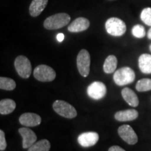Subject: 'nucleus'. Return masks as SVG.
<instances>
[{"mask_svg":"<svg viewBox=\"0 0 151 151\" xmlns=\"http://www.w3.org/2000/svg\"><path fill=\"white\" fill-rule=\"evenodd\" d=\"M139 116V113L135 109L120 111L115 113V119L118 121L127 122L134 120Z\"/></svg>","mask_w":151,"mask_h":151,"instance_id":"4468645a","label":"nucleus"},{"mask_svg":"<svg viewBox=\"0 0 151 151\" xmlns=\"http://www.w3.org/2000/svg\"><path fill=\"white\" fill-rule=\"evenodd\" d=\"M77 67L80 74L83 77L89 75L90 69V55L87 50L83 49L77 56Z\"/></svg>","mask_w":151,"mask_h":151,"instance_id":"0eeeda50","label":"nucleus"},{"mask_svg":"<svg viewBox=\"0 0 151 151\" xmlns=\"http://www.w3.org/2000/svg\"><path fill=\"white\" fill-rule=\"evenodd\" d=\"M139 67L141 71L146 74L151 73V55L142 54L139 58Z\"/></svg>","mask_w":151,"mask_h":151,"instance_id":"f3484780","label":"nucleus"},{"mask_svg":"<svg viewBox=\"0 0 151 151\" xmlns=\"http://www.w3.org/2000/svg\"><path fill=\"white\" fill-rule=\"evenodd\" d=\"M135 77V73L133 69L128 67H124L115 71L113 81L117 86H123L133 83Z\"/></svg>","mask_w":151,"mask_h":151,"instance_id":"f03ea898","label":"nucleus"},{"mask_svg":"<svg viewBox=\"0 0 151 151\" xmlns=\"http://www.w3.org/2000/svg\"><path fill=\"white\" fill-rule=\"evenodd\" d=\"M50 148V143L47 139H42L34 143L28 148L27 151H49Z\"/></svg>","mask_w":151,"mask_h":151,"instance_id":"aec40b11","label":"nucleus"},{"mask_svg":"<svg viewBox=\"0 0 151 151\" xmlns=\"http://www.w3.org/2000/svg\"><path fill=\"white\" fill-rule=\"evenodd\" d=\"M132 33L134 37L141 39L146 36V29L141 24H136L132 27Z\"/></svg>","mask_w":151,"mask_h":151,"instance_id":"5701e85b","label":"nucleus"},{"mask_svg":"<svg viewBox=\"0 0 151 151\" xmlns=\"http://www.w3.org/2000/svg\"><path fill=\"white\" fill-rule=\"evenodd\" d=\"M90 21L89 20L86 18L80 17L75 19L71 23L69 24L68 27V30L70 32H81L85 31L88 29V27H90Z\"/></svg>","mask_w":151,"mask_h":151,"instance_id":"ddd939ff","label":"nucleus"},{"mask_svg":"<svg viewBox=\"0 0 151 151\" xmlns=\"http://www.w3.org/2000/svg\"><path fill=\"white\" fill-rule=\"evenodd\" d=\"M105 27L108 34L113 37H121L127 30V27L123 20L115 17L106 20Z\"/></svg>","mask_w":151,"mask_h":151,"instance_id":"7ed1b4c3","label":"nucleus"},{"mask_svg":"<svg viewBox=\"0 0 151 151\" xmlns=\"http://www.w3.org/2000/svg\"><path fill=\"white\" fill-rule=\"evenodd\" d=\"M16 104L14 100L11 99H1L0 101V113L1 115H8L14 112Z\"/></svg>","mask_w":151,"mask_h":151,"instance_id":"a211bd4d","label":"nucleus"},{"mask_svg":"<svg viewBox=\"0 0 151 151\" xmlns=\"http://www.w3.org/2000/svg\"><path fill=\"white\" fill-rule=\"evenodd\" d=\"M106 87L100 81H94L87 88V93L92 99L99 100L104 97L106 94Z\"/></svg>","mask_w":151,"mask_h":151,"instance_id":"6e6552de","label":"nucleus"},{"mask_svg":"<svg viewBox=\"0 0 151 151\" xmlns=\"http://www.w3.org/2000/svg\"><path fill=\"white\" fill-rule=\"evenodd\" d=\"M52 108L58 114L64 118L71 119L77 116V111L74 107L62 100H56L52 104Z\"/></svg>","mask_w":151,"mask_h":151,"instance_id":"20e7f679","label":"nucleus"},{"mask_svg":"<svg viewBox=\"0 0 151 151\" xmlns=\"http://www.w3.org/2000/svg\"><path fill=\"white\" fill-rule=\"evenodd\" d=\"M18 132L22 137V148H29L34 143L37 142V135L32 130L29 128H20L18 129Z\"/></svg>","mask_w":151,"mask_h":151,"instance_id":"9b49d317","label":"nucleus"},{"mask_svg":"<svg viewBox=\"0 0 151 151\" xmlns=\"http://www.w3.org/2000/svg\"><path fill=\"white\" fill-rule=\"evenodd\" d=\"M48 0H32L29 6V14L32 17L39 16L48 4Z\"/></svg>","mask_w":151,"mask_h":151,"instance_id":"2eb2a0df","label":"nucleus"},{"mask_svg":"<svg viewBox=\"0 0 151 151\" xmlns=\"http://www.w3.org/2000/svg\"><path fill=\"white\" fill-rule=\"evenodd\" d=\"M149 49H150V52H151V44L150 45V46H149Z\"/></svg>","mask_w":151,"mask_h":151,"instance_id":"c85d7f7f","label":"nucleus"},{"mask_svg":"<svg viewBox=\"0 0 151 151\" xmlns=\"http://www.w3.org/2000/svg\"><path fill=\"white\" fill-rule=\"evenodd\" d=\"M136 89L139 92H147L151 90V79L143 78L139 80L136 85Z\"/></svg>","mask_w":151,"mask_h":151,"instance_id":"4be33fe9","label":"nucleus"},{"mask_svg":"<svg viewBox=\"0 0 151 151\" xmlns=\"http://www.w3.org/2000/svg\"><path fill=\"white\" fill-rule=\"evenodd\" d=\"M118 65V60L115 55H109L106 58L103 65L104 71L106 73H112L116 71Z\"/></svg>","mask_w":151,"mask_h":151,"instance_id":"6ab92c4d","label":"nucleus"},{"mask_svg":"<svg viewBox=\"0 0 151 151\" xmlns=\"http://www.w3.org/2000/svg\"><path fill=\"white\" fill-rule=\"evenodd\" d=\"M14 66L18 75L22 78H28L32 73V65L29 60L24 55H19L15 60Z\"/></svg>","mask_w":151,"mask_h":151,"instance_id":"39448f33","label":"nucleus"},{"mask_svg":"<svg viewBox=\"0 0 151 151\" xmlns=\"http://www.w3.org/2000/svg\"><path fill=\"white\" fill-rule=\"evenodd\" d=\"M122 96L124 101L132 107L138 106L139 104V98L137 94L129 88H124L122 90Z\"/></svg>","mask_w":151,"mask_h":151,"instance_id":"dca6fc26","label":"nucleus"},{"mask_svg":"<svg viewBox=\"0 0 151 151\" xmlns=\"http://www.w3.org/2000/svg\"><path fill=\"white\" fill-rule=\"evenodd\" d=\"M19 122L25 127H36L41 122L40 116L34 113H24L19 118Z\"/></svg>","mask_w":151,"mask_h":151,"instance_id":"f8f14e48","label":"nucleus"},{"mask_svg":"<svg viewBox=\"0 0 151 151\" xmlns=\"http://www.w3.org/2000/svg\"><path fill=\"white\" fill-rule=\"evenodd\" d=\"M118 134L120 138L129 145H134L138 141V137L131 126L129 124H123L118 129Z\"/></svg>","mask_w":151,"mask_h":151,"instance_id":"1a4fd4ad","label":"nucleus"},{"mask_svg":"<svg viewBox=\"0 0 151 151\" xmlns=\"http://www.w3.org/2000/svg\"><path fill=\"white\" fill-rule=\"evenodd\" d=\"M109 151H125L123 148L118 146H111L110 148L109 149Z\"/></svg>","mask_w":151,"mask_h":151,"instance_id":"a878e982","label":"nucleus"},{"mask_svg":"<svg viewBox=\"0 0 151 151\" xmlns=\"http://www.w3.org/2000/svg\"><path fill=\"white\" fill-rule=\"evenodd\" d=\"M147 37H148L149 39H150V40H151V27L150 28V29L148 30V34H147Z\"/></svg>","mask_w":151,"mask_h":151,"instance_id":"cd10ccee","label":"nucleus"},{"mask_svg":"<svg viewBox=\"0 0 151 151\" xmlns=\"http://www.w3.org/2000/svg\"><path fill=\"white\" fill-rule=\"evenodd\" d=\"M141 19L145 24L151 27V8L147 7L143 9L141 14Z\"/></svg>","mask_w":151,"mask_h":151,"instance_id":"b1692460","label":"nucleus"},{"mask_svg":"<svg viewBox=\"0 0 151 151\" xmlns=\"http://www.w3.org/2000/svg\"><path fill=\"white\" fill-rule=\"evenodd\" d=\"M64 39H65V35L62 33H59L57 35V39H58V41H59V42H62V41L64 40Z\"/></svg>","mask_w":151,"mask_h":151,"instance_id":"bb28decb","label":"nucleus"},{"mask_svg":"<svg viewBox=\"0 0 151 151\" xmlns=\"http://www.w3.org/2000/svg\"><path fill=\"white\" fill-rule=\"evenodd\" d=\"M7 143L5 139V134L3 130H0V150L1 151L4 150L6 148Z\"/></svg>","mask_w":151,"mask_h":151,"instance_id":"393cba45","label":"nucleus"},{"mask_svg":"<svg viewBox=\"0 0 151 151\" xmlns=\"http://www.w3.org/2000/svg\"><path fill=\"white\" fill-rule=\"evenodd\" d=\"M16 83L13 79L2 76L0 78V88H1V90L11 91V90H14L16 88Z\"/></svg>","mask_w":151,"mask_h":151,"instance_id":"412c9836","label":"nucleus"},{"mask_svg":"<svg viewBox=\"0 0 151 151\" xmlns=\"http://www.w3.org/2000/svg\"><path fill=\"white\" fill-rule=\"evenodd\" d=\"M70 20L71 18L69 14L60 13L48 17L43 22V26L48 30L60 29L69 24Z\"/></svg>","mask_w":151,"mask_h":151,"instance_id":"f257e3e1","label":"nucleus"},{"mask_svg":"<svg viewBox=\"0 0 151 151\" xmlns=\"http://www.w3.org/2000/svg\"><path fill=\"white\" fill-rule=\"evenodd\" d=\"M98 133L94 132H87L81 134L78 137V142L83 148L93 146L99 141Z\"/></svg>","mask_w":151,"mask_h":151,"instance_id":"9d476101","label":"nucleus"},{"mask_svg":"<svg viewBox=\"0 0 151 151\" xmlns=\"http://www.w3.org/2000/svg\"><path fill=\"white\" fill-rule=\"evenodd\" d=\"M34 76L41 82H51L55 78L56 73L52 67L46 65H41L35 69Z\"/></svg>","mask_w":151,"mask_h":151,"instance_id":"423d86ee","label":"nucleus"}]
</instances>
